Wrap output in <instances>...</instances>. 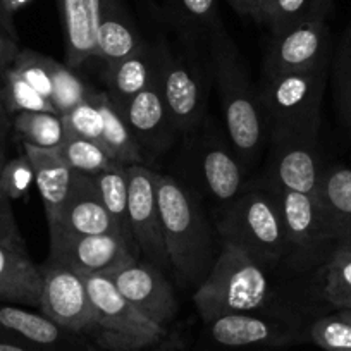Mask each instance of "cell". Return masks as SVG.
Returning <instances> with one entry per match:
<instances>
[{
    "instance_id": "obj_4",
    "label": "cell",
    "mask_w": 351,
    "mask_h": 351,
    "mask_svg": "<svg viewBox=\"0 0 351 351\" xmlns=\"http://www.w3.org/2000/svg\"><path fill=\"white\" fill-rule=\"evenodd\" d=\"M221 243H231L265 267L288 260L289 246L276 197L263 181L246 183L234 202L221 208L217 222Z\"/></svg>"
},
{
    "instance_id": "obj_36",
    "label": "cell",
    "mask_w": 351,
    "mask_h": 351,
    "mask_svg": "<svg viewBox=\"0 0 351 351\" xmlns=\"http://www.w3.org/2000/svg\"><path fill=\"white\" fill-rule=\"evenodd\" d=\"M67 134L86 138L102 145L104 134V116L97 100V90L90 93L83 104L74 107L69 114L62 116Z\"/></svg>"
},
{
    "instance_id": "obj_28",
    "label": "cell",
    "mask_w": 351,
    "mask_h": 351,
    "mask_svg": "<svg viewBox=\"0 0 351 351\" xmlns=\"http://www.w3.org/2000/svg\"><path fill=\"white\" fill-rule=\"evenodd\" d=\"M324 281L320 296L324 302L339 310L351 308V245L339 243L334 248L332 255L322 267Z\"/></svg>"
},
{
    "instance_id": "obj_11",
    "label": "cell",
    "mask_w": 351,
    "mask_h": 351,
    "mask_svg": "<svg viewBox=\"0 0 351 351\" xmlns=\"http://www.w3.org/2000/svg\"><path fill=\"white\" fill-rule=\"evenodd\" d=\"M40 312L59 326L90 339L93 330V308L84 276L52 258H47L45 263L40 265Z\"/></svg>"
},
{
    "instance_id": "obj_8",
    "label": "cell",
    "mask_w": 351,
    "mask_h": 351,
    "mask_svg": "<svg viewBox=\"0 0 351 351\" xmlns=\"http://www.w3.org/2000/svg\"><path fill=\"white\" fill-rule=\"evenodd\" d=\"M157 56V86L172 124L180 134L193 133L207 119V77L200 64L186 50L167 40L154 42Z\"/></svg>"
},
{
    "instance_id": "obj_30",
    "label": "cell",
    "mask_w": 351,
    "mask_h": 351,
    "mask_svg": "<svg viewBox=\"0 0 351 351\" xmlns=\"http://www.w3.org/2000/svg\"><path fill=\"white\" fill-rule=\"evenodd\" d=\"M330 8L332 0H274L265 26L271 35H278L305 23L326 21Z\"/></svg>"
},
{
    "instance_id": "obj_7",
    "label": "cell",
    "mask_w": 351,
    "mask_h": 351,
    "mask_svg": "<svg viewBox=\"0 0 351 351\" xmlns=\"http://www.w3.org/2000/svg\"><path fill=\"white\" fill-rule=\"evenodd\" d=\"M184 160L193 178L197 193L228 207L246 186V165L232 148L228 134H222L214 119H205L200 128L184 134Z\"/></svg>"
},
{
    "instance_id": "obj_18",
    "label": "cell",
    "mask_w": 351,
    "mask_h": 351,
    "mask_svg": "<svg viewBox=\"0 0 351 351\" xmlns=\"http://www.w3.org/2000/svg\"><path fill=\"white\" fill-rule=\"evenodd\" d=\"M0 337L47 351H102L88 337L59 326L42 312L9 303H0Z\"/></svg>"
},
{
    "instance_id": "obj_31",
    "label": "cell",
    "mask_w": 351,
    "mask_h": 351,
    "mask_svg": "<svg viewBox=\"0 0 351 351\" xmlns=\"http://www.w3.org/2000/svg\"><path fill=\"white\" fill-rule=\"evenodd\" d=\"M59 150L67 165L80 174L95 176L117 164L100 143L73 134H67Z\"/></svg>"
},
{
    "instance_id": "obj_16",
    "label": "cell",
    "mask_w": 351,
    "mask_h": 351,
    "mask_svg": "<svg viewBox=\"0 0 351 351\" xmlns=\"http://www.w3.org/2000/svg\"><path fill=\"white\" fill-rule=\"evenodd\" d=\"M109 278L131 305L169 329V324L178 315L180 302L165 271L140 256Z\"/></svg>"
},
{
    "instance_id": "obj_49",
    "label": "cell",
    "mask_w": 351,
    "mask_h": 351,
    "mask_svg": "<svg viewBox=\"0 0 351 351\" xmlns=\"http://www.w3.org/2000/svg\"><path fill=\"white\" fill-rule=\"evenodd\" d=\"M274 0H263V8H265V23H267V16H269V11H271V5Z\"/></svg>"
},
{
    "instance_id": "obj_13",
    "label": "cell",
    "mask_w": 351,
    "mask_h": 351,
    "mask_svg": "<svg viewBox=\"0 0 351 351\" xmlns=\"http://www.w3.org/2000/svg\"><path fill=\"white\" fill-rule=\"evenodd\" d=\"M207 326L212 339L226 348H285L310 341V326L265 313H231L217 317Z\"/></svg>"
},
{
    "instance_id": "obj_48",
    "label": "cell",
    "mask_w": 351,
    "mask_h": 351,
    "mask_svg": "<svg viewBox=\"0 0 351 351\" xmlns=\"http://www.w3.org/2000/svg\"><path fill=\"white\" fill-rule=\"evenodd\" d=\"M336 313L341 317V319H344V320H346V322L351 326V308H348V310H339V312H336Z\"/></svg>"
},
{
    "instance_id": "obj_2",
    "label": "cell",
    "mask_w": 351,
    "mask_h": 351,
    "mask_svg": "<svg viewBox=\"0 0 351 351\" xmlns=\"http://www.w3.org/2000/svg\"><path fill=\"white\" fill-rule=\"evenodd\" d=\"M155 191L171 269L183 285L198 288L221 252L202 208L200 195L162 172H155Z\"/></svg>"
},
{
    "instance_id": "obj_41",
    "label": "cell",
    "mask_w": 351,
    "mask_h": 351,
    "mask_svg": "<svg viewBox=\"0 0 351 351\" xmlns=\"http://www.w3.org/2000/svg\"><path fill=\"white\" fill-rule=\"evenodd\" d=\"M18 52V36L11 35L4 26H0V73H4L9 66H12Z\"/></svg>"
},
{
    "instance_id": "obj_10",
    "label": "cell",
    "mask_w": 351,
    "mask_h": 351,
    "mask_svg": "<svg viewBox=\"0 0 351 351\" xmlns=\"http://www.w3.org/2000/svg\"><path fill=\"white\" fill-rule=\"evenodd\" d=\"M49 234V258L64 263L81 276H112L140 258L136 245L116 232L80 236L50 231Z\"/></svg>"
},
{
    "instance_id": "obj_25",
    "label": "cell",
    "mask_w": 351,
    "mask_h": 351,
    "mask_svg": "<svg viewBox=\"0 0 351 351\" xmlns=\"http://www.w3.org/2000/svg\"><path fill=\"white\" fill-rule=\"evenodd\" d=\"M317 200L337 241L351 239V169L343 165L324 169Z\"/></svg>"
},
{
    "instance_id": "obj_50",
    "label": "cell",
    "mask_w": 351,
    "mask_h": 351,
    "mask_svg": "<svg viewBox=\"0 0 351 351\" xmlns=\"http://www.w3.org/2000/svg\"><path fill=\"white\" fill-rule=\"evenodd\" d=\"M5 162H8V160H0V171H2V169H4Z\"/></svg>"
},
{
    "instance_id": "obj_44",
    "label": "cell",
    "mask_w": 351,
    "mask_h": 351,
    "mask_svg": "<svg viewBox=\"0 0 351 351\" xmlns=\"http://www.w3.org/2000/svg\"><path fill=\"white\" fill-rule=\"evenodd\" d=\"M147 351H183V341L178 334H169L164 341Z\"/></svg>"
},
{
    "instance_id": "obj_32",
    "label": "cell",
    "mask_w": 351,
    "mask_h": 351,
    "mask_svg": "<svg viewBox=\"0 0 351 351\" xmlns=\"http://www.w3.org/2000/svg\"><path fill=\"white\" fill-rule=\"evenodd\" d=\"M92 92V88L86 86V83L77 76L73 67L67 66L66 62H59V60L53 62L50 102L59 116L69 114L74 107L83 104Z\"/></svg>"
},
{
    "instance_id": "obj_33",
    "label": "cell",
    "mask_w": 351,
    "mask_h": 351,
    "mask_svg": "<svg viewBox=\"0 0 351 351\" xmlns=\"http://www.w3.org/2000/svg\"><path fill=\"white\" fill-rule=\"evenodd\" d=\"M2 92H4L5 107L11 116L19 112H56L52 102L47 97L40 95L32 84L26 83L12 69V66L2 73Z\"/></svg>"
},
{
    "instance_id": "obj_14",
    "label": "cell",
    "mask_w": 351,
    "mask_h": 351,
    "mask_svg": "<svg viewBox=\"0 0 351 351\" xmlns=\"http://www.w3.org/2000/svg\"><path fill=\"white\" fill-rule=\"evenodd\" d=\"M271 143V158L263 183L276 191L317 197L324 174L319 138H285Z\"/></svg>"
},
{
    "instance_id": "obj_1",
    "label": "cell",
    "mask_w": 351,
    "mask_h": 351,
    "mask_svg": "<svg viewBox=\"0 0 351 351\" xmlns=\"http://www.w3.org/2000/svg\"><path fill=\"white\" fill-rule=\"evenodd\" d=\"M269 271L238 246L221 243L210 274L193 295L202 320L208 324L231 313H265L303 322L300 313L282 305Z\"/></svg>"
},
{
    "instance_id": "obj_37",
    "label": "cell",
    "mask_w": 351,
    "mask_h": 351,
    "mask_svg": "<svg viewBox=\"0 0 351 351\" xmlns=\"http://www.w3.org/2000/svg\"><path fill=\"white\" fill-rule=\"evenodd\" d=\"M308 336L324 351H351V326L337 313L317 317L310 324Z\"/></svg>"
},
{
    "instance_id": "obj_35",
    "label": "cell",
    "mask_w": 351,
    "mask_h": 351,
    "mask_svg": "<svg viewBox=\"0 0 351 351\" xmlns=\"http://www.w3.org/2000/svg\"><path fill=\"white\" fill-rule=\"evenodd\" d=\"M56 59L47 57L43 53L35 52L29 49H19L18 56L14 57L12 69L32 84L40 95L47 97L50 100L52 95V73Z\"/></svg>"
},
{
    "instance_id": "obj_5",
    "label": "cell",
    "mask_w": 351,
    "mask_h": 351,
    "mask_svg": "<svg viewBox=\"0 0 351 351\" xmlns=\"http://www.w3.org/2000/svg\"><path fill=\"white\" fill-rule=\"evenodd\" d=\"M326 84L327 67L303 73L263 74L256 92L269 140L319 138Z\"/></svg>"
},
{
    "instance_id": "obj_42",
    "label": "cell",
    "mask_w": 351,
    "mask_h": 351,
    "mask_svg": "<svg viewBox=\"0 0 351 351\" xmlns=\"http://www.w3.org/2000/svg\"><path fill=\"white\" fill-rule=\"evenodd\" d=\"M228 2L238 14L248 16V18H252L258 25H265L263 0H228Z\"/></svg>"
},
{
    "instance_id": "obj_12",
    "label": "cell",
    "mask_w": 351,
    "mask_h": 351,
    "mask_svg": "<svg viewBox=\"0 0 351 351\" xmlns=\"http://www.w3.org/2000/svg\"><path fill=\"white\" fill-rule=\"evenodd\" d=\"M130 229L141 258L162 271L171 267L155 191V171L148 165H126Z\"/></svg>"
},
{
    "instance_id": "obj_15",
    "label": "cell",
    "mask_w": 351,
    "mask_h": 351,
    "mask_svg": "<svg viewBox=\"0 0 351 351\" xmlns=\"http://www.w3.org/2000/svg\"><path fill=\"white\" fill-rule=\"evenodd\" d=\"M330 33L326 21L298 25L272 35L263 60V74L303 73L329 66Z\"/></svg>"
},
{
    "instance_id": "obj_23",
    "label": "cell",
    "mask_w": 351,
    "mask_h": 351,
    "mask_svg": "<svg viewBox=\"0 0 351 351\" xmlns=\"http://www.w3.org/2000/svg\"><path fill=\"white\" fill-rule=\"evenodd\" d=\"M23 154L33 167L35 184L42 197L47 222L50 224L69 197L74 171L64 160L59 148H38L23 143Z\"/></svg>"
},
{
    "instance_id": "obj_9",
    "label": "cell",
    "mask_w": 351,
    "mask_h": 351,
    "mask_svg": "<svg viewBox=\"0 0 351 351\" xmlns=\"http://www.w3.org/2000/svg\"><path fill=\"white\" fill-rule=\"evenodd\" d=\"M276 197L285 222L288 238V260L298 271L322 269L334 248L339 245L317 197L302 193L276 191Z\"/></svg>"
},
{
    "instance_id": "obj_34",
    "label": "cell",
    "mask_w": 351,
    "mask_h": 351,
    "mask_svg": "<svg viewBox=\"0 0 351 351\" xmlns=\"http://www.w3.org/2000/svg\"><path fill=\"white\" fill-rule=\"evenodd\" d=\"M169 4L176 21L190 28V32H205L210 36L222 28L217 0H171Z\"/></svg>"
},
{
    "instance_id": "obj_43",
    "label": "cell",
    "mask_w": 351,
    "mask_h": 351,
    "mask_svg": "<svg viewBox=\"0 0 351 351\" xmlns=\"http://www.w3.org/2000/svg\"><path fill=\"white\" fill-rule=\"evenodd\" d=\"M12 130V116L5 107L4 92H2V73H0V160L5 158V141H8L9 133Z\"/></svg>"
},
{
    "instance_id": "obj_45",
    "label": "cell",
    "mask_w": 351,
    "mask_h": 351,
    "mask_svg": "<svg viewBox=\"0 0 351 351\" xmlns=\"http://www.w3.org/2000/svg\"><path fill=\"white\" fill-rule=\"evenodd\" d=\"M0 351H47V350L29 346V344L21 343V341L9 339V337H0Z\"/></svg>"
},
{
    "instance_id": "obj_39",
    "label": "cell",
    "mask_w": 351,
    "mask_h": 351,
    "mask_svg": "<svg viewBox=\"0 0 351 351\" xmlns=\"http://www.w3.org/2000/svg\"><path fill=\"white\" fill-rule=\"evenodd\" d=\"M336 106L343 123L351 130V49H346L336 64Z\"/></svg>"
},
{
    "instance_id": "obj_6",
    "label": "cell",
    "mask_w": 351,
    "mask_h": 351,
    "mask_svg": "<svg viewBox=\"0 0 351 351\" xmlns=\"http://www.w3.org/2000/svg\"><path fill=\"white\" fill-rule=\"evenodd\" d=\"M84 281L93 308L90 341L102 351H147L171 334L131 305L109 276H84Z\"/></svg>"
},
{
    "instance_id": "obj_51",
    "label": "cell",
    "mask_w": 351,
    "mask_h": 351,
    "mask_svg": "<svg viewBox=\"0 0 351 351\" xmlns=\"http://www.w3.org/2000/svg\"><path fill=\"white\" fill-rule=\"evenodd\" d=\"M343 243H350V245H351V239H350V241H343Z\"/></svg>"
},
{
    "instance_id": "obj_27",
    "label": "cell",
    "mask_w": 351,
    "mask_h": 351,
    "mask_svg": "<svg viewBox=\"0 0 351 351\" xmlns=\"http://www.w3.org/2000/svg\"><path fill=\"white\" fill-rule=\"evenodd\" d=\"M12 131L21 140V143L38 148H60L67 138L62 116L56 112L14 114Z\"/></svg>"
},
{
    "instance_id": "obj_22",
    "label": "cell",
    "mask_w": 351,
    "mask_h": 351,
    "mask_svg": "<svg viewBox=\"0 0 351 351\" xmlns=\"http://www.w3.org/2000/svg\"><path fill=\"white\" fill-rule=\"evenodd\" d=\"M62 25L66 64L77 69L97 59V25L100 0H57Z\"/></svg>"
},
{
    "instance_id": "obj_47",
    "label": "cell",
    "mask_w": 351,
    "mask_h": 351,
    "mask_svg": "<svg viewBox=\"0 0 351 351\" xmlns=\"http://www.w3.org/2000/svg\"><path fill=\"white\" fill-rule=\"evenodd\" d=\"M29 0H5V8H8L9 14L12 16V12L16 11V9L23 8L25 4H28Z\"/></svg>"
},
{
    "instance_id": "obj_17",
    "label": "cell",
    "mask_w": 351,
    "mask_h": 351,
    "mask_svg": "<svg viewBox=\"0 0 351 351\" xmlns=\"http://www.w3.org/2000/svg\"><path fill=\"white\" fill-rule=\"evenodd\" d=\"M114 106L126 121L145 162H154L174 145L180 133L172 124L157 81L128 102Z\"/></svg>"
},
{
    "instance_id": "obj_21",
    "label": "cell",
    "mask_w": 351,
    "mask_h": 351,
    "mask_svg": "<svg viewBox=\"0 0 351 351\" xmlns=\"http://www.w3.org/2000/svg\"><path fill=\"white\" fill-rule=\"evenodd\" d=\"M42 272L25 245L0 241V303L40 308Z\"/></svg>"
},
{
    "instance_id": "obj_24",
    "label": "cell",
    "mask_w": 351,
    "mask_h": 351,
    "mask_svg": "<svg viewBox=\"0 0 351 351\" xmlns=\"http://www.w3.org/2000/svg\"><path fill=\"white\" fill-rule=\"evenodd\" d=\"M107 93L114 104L136 97L157 81V56L154 43L147 42L136 53L121 62L106 66Z\"/></svg>"
},
{
    "instance_id": "obj_19",
    "label": "cell",
    "mask_w": 351,
    "mask_h": 351,
    "mask_svg": "<svg viewBox=\"0 0 351 351\" xmlns=\"http://www.w3.org/2000/svg\"><path fill=\"white\" fill-rule=\"evenodd\" d=\"M50 231L80 236L107 234V232L121 234L100 198L93 176L80 174V172H74L69 197L57 217L49 224Z\"/></svg>"
},
{
    "instance_id": "obj_20",
    "label": "cell",
    "mask_w": 351,
    "mask_h": 351,
    "mask_svg": "<svg viewBox=\"0 0 351 351\" xmlns=\"http://www.w3.org/2000/svg\"><path fill=\"white\" fill-rule=\"evenodd\" d=\"M145 43L147 40L121 0H100L97 59L112 66L136 53Z\"/></svg>"
},
{
    "instance_id": "obj_38",
    "label": "cell",
    "mask_w": 351,
    "mask_h": 351,
    "mask_svg": "<svg viewBox=\"0 0 351 351\" xmlns=\"http://www.w3.org/2000/svg\"><path fill=\"white\" fill-rule=\"evenodd\" d=\"M33 183H35V174L25 154L5 162L4 169L0 171V191L11 200L28 193Z\"/></svg>"
},
{
    "instance_id": "obj_3",
    "label": "cell",
    "mask_w": 351,
    "mask_h": 351,
    "mask_svg": "<svg viewBox=\"0 0 351 351\" xmlns=\"http://www.w3.org/2000/svg\"><path fill=\"white\" fill-rule=\"evenodd\" d=\"M210 66L217 84L226 134L243 164H255L267 134L260 112L258 92L243 64L239 50L224 28L210 36Z\"/></svg>"
},
{
    "instance_id": "obj_40",
    "label": "cell",
    "mask_w": 351,
    "mask_h": 351,
    "mask_svg": "<svg viewBox=\"0 0 351 351\" xmlns=\"http://www.w3.org/2000/svg\"><path fill=\"white\" fill-rule=\"evenodd\" d=\"M0 241L25 245L18 222L14 219V212H12L11 198L5 197L2 191H0Z\"/></svg>"
},
{
    "instance_id": "obj_46",
    "label": "cell",
    "mask_w": 351,
    "mask_h": 351,
    "mask_svg": "<svg viewBox=\"0 0 351 351\" xmlns=\"http://www.w3.org/2000/svg\"><path fill=\"white\" fill-rule=\"evenodd\" d=\"M0 26H4L11 35H16V28H14V23H12V16L9 14L8 8H5V0H0Z\"/></svg>"
},
{
    "instance_id": "obj_29",
    "label": "cell",
    "mask_w": 351,
    "mask_h": 351,
    "mask_svg": "<svg viewBox=\"0 0 351 351\" xmlns=\"http://www.w3.org/2000/svg\"><path fill=\"white\" fill-rule=\"evenodd\" d=\"M100 198L109 212L110 219L116 224L117 231L134 243L130 229V215H128V174L126 165L116 164L106 171L93 176ZM136 245V243H134ZM138 248V246H136Z\"/></svg>"
},
{
    "instance_id": "obj_26",
    "label": "cell",
    "mask_w": 351,
    "mask_h": 351,
    "mask_svg": "<svg viewBox=\"0 0 351 351\" xmlns=\"http://www.w3.org/2000/svg\"><path fill=\"white\" fill-rule=\"evenodd\" d=\"M100 110L104 116L102 147L107 154L123 165H147L126 121L114 106L107 92H97Z\"/></svg>"
}]
</instances>
